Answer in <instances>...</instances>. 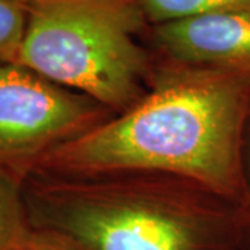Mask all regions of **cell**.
<instances>
[{"label":"cell","instance_id":"obj_1","mask_svg":"<svg viewBox=\"0 0 250 250\" xmlns=\"http://www.w3.org/2000/svg\"><path fill=\"white\" fill-rule=\"evenodd\" d=\"M249 116L250 72L188 68L154 57L152 88L139 103L53 149L29 174L171 177L245 210Z\"/></svg>","mask_w":250,"mask_h":250},{"label":"cell","instance_id":"obj_2","mask_svg":"<svg viewBox=\"0 0 250 250\" xmlns=\"http://www.w3.org/2000/svg\"><path fill=\"white\" fill-rule=\"evenodd\" d=\"M22 192L32 231L78 250H210L249 221L241 206L161 175L28 174Z\"/></svg>","mask_w":250,"mask_h":250},{"label":"cell","instance_id":"obj_3","mask_svg":"<svg viewBox=\"0 0 250 250\" xmlns=\"http://www.w3.org/2000/svg\"><path fill=\"white\" fill-rule=\"evenodd\" d=\"M147 27L138 0H38L17 64L120 114L152 88L154 56L138 42Z\"/></svg>","mask_w":250,"mask_h":250},{"label":"cell","instance_id":"obj_4","mask_svg":"<svg viewBox=\"0 0 250 250\" xmlns=\"http://www.w3.org/2000/svg\"><path fill=\"white\" fill-rule=\"evenodd\" d=\"M111 116L83 93L17 62L1 64L0 167L25 178L47 153Z\"/></svg>","mask_w":250,"mask_h":250},{"label":"cell","instance_id":"obj_5","mask_svg":"<svg viewBox=\"0 0 250 250\" xmlns=\"http://www.w3.org/2000/svg\"><path fill=\"white\" fill-rule=\"evenodd\" d=\"M142 41L161 62L214 71L250 72V9H229L145 29Z\"/></svg>","mask_w":250,"mask_h":250},{"label":"cell","instance_id":"obj_6","mask_svg":"<svg viewBox=\"0 0 250 250\" xmlns=\"http://www.w3.org/2000/svg\"><path fill=\"white\" fill-rule=\"evenodd\" d=\"M22 184V177L0 167V250H25L34 232Z\"/></svg>","mask_w":250,"mask_h":250},{"label":"cell","instance_id":"obj_7","mask_svg":"<svg viewBox=\"0 0 250 250\" xmlns=\"http://www.w3.org/2000/svg\"><path fill=\"white\" fill-rule=\"evenodd\" d=\"M149 25L220 10L250 9V0H138Z\"/></svg>","mask_w":250,"mask_h":250},{"label":"cell","instance_id":"obj_8","mask_svg":"<svg viewBox=\"0 0 250 250\" xmlns=\"http://www.w3.org/2000/svg\"><path fill=\"white\" fill-rule=\"evenodd\" d=\"M28 21V7L18 0H0V65L17 62Z\"/></svg>","mask_w":250,"mask_h":250},{"label":"cell","instance_id":"obj_9","mask_svg":"<svg viewBox=\"0 0 250 250\" xmlns=\"http://www.w3.org/2000/svg\"><path fill=\"white\" fill-rule=\"evenodd\" d=\"M28 250H78L70 243L42 232H32Z\"/></svg>","mask_w":250,"mask_h":250},{"label":"cell","instance_id":"obj_10","mask_svg":"<svg viewBox=\"0 0 250 250\" xmlns=\"http://www.w3.org/2000/svg\"><path fill=\"white\" fill-rule=\"evenodd\" d=\"M243 172H245V182H246V205L245 213L250 221V116L248 118L245 139H243Z\"/></svg>","mask_w":250,"mask_h":250},{"label":"cell","instance_id":"obj_11","mask_svg":"<svg viewBox=\"0 0 250 250\" xmlns=\"http://www.w3.org/2000/svg\"><path fill=\"white\" fill-rule=\"evenodd\" d=\"M20 3H22V4H25V6H29V4H32V3H35V1H38V0H18Z\"/></svg>","mask_w":250,"mask_h":250},{"label":"cell","instance_id":"obj_12","mask_svg":"<svg viewBox=\"0 0 250 250\" xmlns=\"http://www.w3.org/2000/svg\"><path fill=\"white\" fill-rule=\"evenodd\" d=\"M25 250H28V248H27V249H25Z\"/></svg>","mask_w":250,"mask_h":250}]
</instances>
